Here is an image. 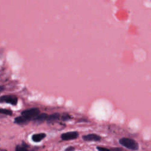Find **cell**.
<instances>
[{"mask_svg":"<svg viewBox=\"0 0 151 151\" xmlns=\"http://www.w3.org/2000/svg\"><path fill=\"white\" fill-rule=\"evenodd\" d=\"M119 143L130 150H137L139 147V144L136 140L127 137H123L120 139L119 140Z\"/></svg>","mask_w":151,"mask_h":151,"instance_id":"6da1fadb","label":"cell"},{"mask_svg":"<svg viewBox=\"0 0 151 151\" xmlns=\"http://www.w3.org/2000/svg\"><path fill=\"white\" fill-rule=\"evenodd\" d=\"M40 113V110L37 107H33L23 110L21 113V115L25 117L29 121L33 120Z\"/></svg>","mask_w":151,"mask_h":151,"instance_id":"7a4b0ae2","label":"cell"},{"mask_svg":"<svg viewBox=\"0 0 151 151\" xmlns=\"http://www.w3.org/2000/svg\"><path fill=\"white\" fill-rule=\"evenodd\" d=\"M0 103H8L16 106L18 103V97L14 95H3L0 96Z\"/></svg>","mask_w":151,"mask_h":151,"instance_id":"3957f363","label":"cell"},{"mask_svg":"<svg viewBox=\"0 0 151 151\" xmlns=\"http://www.w3.org/2000/svg\"><path fill=\"white\" fill-rule=\"evenodd\" d=\"M78 137V133L76 131L68 132L62 133L61 138L63 140H71L76 139Z\"/></svg>","mask_w":151,"mask_h":151,"instance_id":"277c9868","label":"cell"},{"mask_svg":"<svg viewBox=\"0 0 151 151\" xmlns=\"http://www.w3.org/2000/svg\"><path fill=\"white\" fill-rule=\"evenodd\" d=\"M83 139L85 141H88V142H97L100 141L101 140V137L96 134L91 133L88 134L87 135H84L82 137Z\"/></svg>","mask_w":151,"mask_h":151,"instance_id":"5b68a950","label":"cell"},{"mask_svg":"<svg viewBox=\"0 0 151 151\" xmlns=\"http://www.w3.org/2000/svg\"><path fill=\"white\" fill-rule=\"evenodd\" d=\"M48 116V115L47 113H40L32 121L35 123L39 124L42 123L43 122L46 121Z\"/></svg>","mask_w":151,"mask_h":151,"instance_id":"8992f818","label":"cell"},{"mask_svg":"<svg viewBox=\"0 0 151 151\" xmlns=\"http://www.w3.org/2000/svg\"><path fill=\"white\" fill-rule=\"evenodd\" d=\"M29 122L30 121L28 119H27L25 117L23 116L22 115H21L14 119V123L21 126L26 125L28 124Z\"/></svg>","mask_w":151,"mask_h":151,"instance_id":"52a82bcc","label":"cell"},{"mask_svg":"<svg viewBox=\"0 0 151 151\" xmlns=\"http://www.w3.org/2000/svg\"><path fill=\"white\" fill-rule=\"evenodd\" d=\"M60 117V113H52L48 116L46 122H47V124H51V123H52L56 122L57 120H58Z\"/></svg>","mask_w":151,"mask_h":151,"instance_id":"ba28073f","label":"cell"},{"mask_svg":"<svg viewBox=\"0 0 151 151\" xmlns=\"http://www.w3.org/2000/svg\"><path fill=\"white\" fill-rule=\"evenodd\" d=\"M46 134L44 133H35L32 135L31 139L34 142H40L42 139H44L46 137Z\"/></svg>","mask_w":151,"mask_h":151,"instance_id":"9c48e42d","label":"cell"},{"mask_svg":"<svg viewBox=\"0 0 151 151\" xmlns=\"http://www.w3.org/2000/svg\"><path fill=\"white\" fill-rule=\"evenodd\" d=\"M28 145L26 143L22 142V144L17 145L15 146V151H30L28 149Z\"/></svg>","mask_w":151,"mask_h":151,"instance_id":"30bf717a","label":"cell"},{"mask_svg":"<svg viewBox=\"0 0 151 151\" xmlns=\"http://www.w3.org/2000/svg\"><path fill=\"white\" fill-rule=\"evenodd\" d=\"M0 113L2 114L7 115V116H11L13 114L12 111L11 110L6 109H2V108H0Z\"/></svg>","mask_w":151,"mask_h":151,"instance_id":"8fae6325","label":"cell"},{"mask_svg":"<svg viewBox=\"0 0 151 151\" xmlns=\"http://www.w3.org/2000/svg\"><path fill=\"white\" fill-rule=\"evenodd\" d=\"M71 118V116L70 114H68V113H64L63 114V116H61V120L63 121H67L70 120Z\"/></svg>","mask_w":151,"mask_h":151,"instance_id":"7c38bea8","label":"cell"},{"mask_svg":"<svg viewBox=\"0 0 151 151\" xmlns=\"http://www.w3.org/2000/svg\"><path fill=\"white\" fill-rule=\"evenodd\" d=\"M97 149L99 151H112L110 149H109L107 148L103 147H100V146H97Z\"/></svg>","mask_w":151,"mask_h":151,"instance_id":"4fadbf2b","label":"cell"},{"mask_svg":"<svg viewBox=\"0 0 151 151\" xmlns=\"http://www.w3.org/2000/svg\"><path fill=\"white\" fill-rule=\"evenodd\" d=\"M74 150H75V148L74 147L69 146L67 148H66L64 151H74Z\"/></svg>","mask_w":151,"mask_h":151,"instance_id":"5bb4252c","label":"cell"},{"mask_svg":"<svg viewBox=\"0 0 151 151\" xmlns=\"http://www.w3.org/2000/svg\"><path fill=\"white\" fill-rule=\"evenodd\" d=\"M5 87L4 86H2V85H0V93H1L3 91H4Z\"/></svg>","mask_w":151,"mask_h":151,"instance_id":"9a60e30c","label":"cell"},{"mask_svg":"<svg viewBox=\"0 0 151 151\" xmlns=\"http://www.w3.org/2000/svg\"><path fill=\"white\" fill-rule=\"evenodd\" d=\"M112 151H122L120 148H113Z\"/></svg>","mask_w":151,"mask_h":151,"instance_id":"2e32d148","label":"cell"},{"mask_svg":"<svg viewBox=\"0 0 151 151\" xmlns=\"http://www.w3.org/2000/svg\"><path fill=\"white\" fill-rule=\"evenodd\" d=\"M0 151H7L6 149H2V148H0Z\"/></svg>","mask_w":151,"mask_h":151,"instance_id":"e0dca14e","label":"cell"}]
</instances>
